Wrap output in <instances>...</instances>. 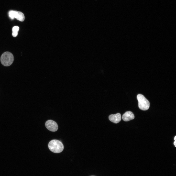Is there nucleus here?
Returning a JSON list of instances; mask_svg holds the SVG:
<instances>
[{
  "label": "nucleus",
  "instance_id": "9",
  "mask_svg": "<svg viewBox=\"0 0 176 176\" xmlns=\"http://www.w3.org/2000/svg\"><path fill=\"white\" fill-rule=\"evenodd\" d=\"M17 11L13 10L10 11L9 12V15L11 19H13L15 17Z\"/></svg>",
  "mask_w": 176,
  "mask_h": 176
},
{
  "label": "nucleus",
  "instance_id": "11",
  "mask_svg": "<svg viewBox=\"0 0 176 176\" xmlns=\"http://www.w3.org/2000/svg\"></svg>",
  "mask_w": 176,
  "mask_h": 176
},
{
  "label": "nucleus",
  "instance_id": "4",
  "mask_svg": "<svg viewBox=\"0 0 176 176\" xmlns=\"http://www.w3.org/2000/svg\"><path fill=\"white\" fill-rule=\"evenodd\" d=\"M45 125L48 130L52 132H54L57 131L58 128L57 123L51 120H49L46 121Z\"/></svg>",
  "mask_w": 176,
  "mask_h": 176
},
{
  "label": "nucleus",
  "instance_id": "5",
  "mask_svg": "<svg viewBox=\"0 0 176 176\" xmlns=\"http://www.w3.org/2000/svg\"><path fill=\"white\" fill-rule=\"evenodd\" d=\"M109 120L112 122L114 123H118L121 120V115L119 113L111 114L109 116Z\"/></svg>",
  "mask_w": 176,
  "mask_h": 176
},
{
  "label": "nucleus",
  "instance_id": "10",
  "mask_svg": "<svg viewBox=\"0 0 176 176\" xmlns=\"http://www.w3.org/2000/svg\"><path fill=\"white\" fill-rule=\"evenodd\" d=\"M176 136H175L174 138V140H175V141L174 143V145L175 146V147L176 146Z\"/></svg>",
  "mask_w": 176,
  "mask_h": 176
},
{
  "label": "nucleus",
  "instance_id": "3",
  "mask_svg": "<svg viewBox=\"0 0 176 176\" xmlns=\"http://www.w3.org/2000/svg\"><path fill=\"white\" fill-rule=\"evenodd\" d=\"M137 97L138 102V106L139 109L143 110H148L150 105L149 101L143 95L141 94H138Z\"/></svg>",
  "mask_w": 176,
  "mask_h": 176
},
{
  "label": "nucleus",
  "instance_id": "1",
  "mask_svg": "<svg viewBox=\"0 0 176 176\" xmlns=\"http://www.w3.org/2000/svg\"><path fill=\"white\" fill-rule=\"evenodd\" d=\"M48 147L51 151L55 153L61 152L64 148L62 143L57 140H53L50 141L48 144Z\"/></svg>",
  "mask_w": 176,
  "mask_h": 176
},
{
  "label": "nucleus",
  "instance_id": "8",
  "mask_svg": "<svg viewBox=\"0 0 176 176\" xmlns=\"http://www.w3.org/2000/svg\"><path fill=\"white\" fill-rule=\"evenodd\" d=\"M19 29V27L17 26H14L12 28V35L13 37H15L17 36Z\"/></svg>",
  "mask_w": 176,
  "mask_h": 176
},
{
  "label": "nucleus",
  "instance_id": "7",
  "mask_svg": "<svg viewBox=\"0 0 176 176\" xmlns=\"http://www.w3.org/2000/svg\"><path fill=\"white\" fill-rule=\"evenodd\" d=\"M15 18L21 22L23 21L25 19V17L23 14L19 11H17Z\"/></svg>",
  "mask_w": 176,
  "mask_h": 176
},
{
  "label": "nucleus",
  "instance_id": "2",
  "mask_svg": "<svg viewBox=\"0 0 176 176\" xmlns=\"http://www.w3.org/2000/svg\"><path fill=\"white\" fill-rule=\"evenodd\" d=\"M14 56L12 54L9 52L4 53L0 57V61L1 63L5 66H8L11 65L14 61Z\"/></svg>",
  "mask_w": 176,
  "mask_h": 176
},
{
  "label": "nucleus",
  "instance_id": "6",
  "mask_svg": "<svg viewBox=\"0 0 176 176\" xmlns=\"http://www.w3.org/2000/svg\"><path fill=\"white\" fill-rule=\"evenodd\" d=\"M134 118V116L133 113L131 111H128L126 112L122 116V120L125 121H128Z\"/></svg>",
  "mask_w": 176,
  "mask_h": 176
}]
</instances>
